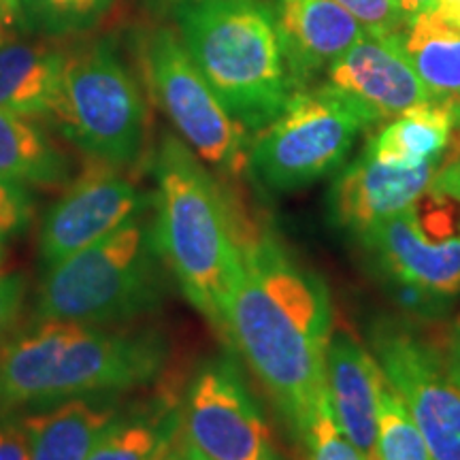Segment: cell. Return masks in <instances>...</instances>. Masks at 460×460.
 <instances>
[{"instance_id":"cell-17","label":"cell","mask_w":460,"mask_h":460,"mask_svg":"<svg viewBox=\"0 0 460 460\" xmlns=\"http://www.w3.org/2000/svg\"><path fill=\"white\" fill-rule=\"evenodd\" d=\"M118 418L113 405L88 396L32 411L22 418L31 460H88Z\"/></svg>"},{"instance_id":"cell-36","label":"cell","mask_w":460,"mask_h":460,"mask_svg":"<svg viewBox=\"0 0 460 460\" xmlns=\"http://www.w3.org/2000/svg\"><path fill=\"white\" fill-rule=\"evenodd\" d=\"M454 118H456V126H460V101L454 102Z\"/></svg>"},{"instance_id":"cell-8","label":"cell","mask_w":460,"mask_h":460,"mask_svg":"<svg viewBox=\"0 0 460 460\" xmlns=\"http://www.w3.org/2000/svg\"><path fill=\"white\" fill-rule=\"evenodd\" d=\"M143 66L164 113L194 154L214 169L237 175L247 166V130L230 118L181 37L156 28L143 45Z\"/></svg>"},{"instance_id":"cell-13","label":"cell","mask_w":460,"mask_h":460,"mask_svg":"<svg viewBox=\"0 0 460 460\" xmlns=\"http://www.w3.org/2000/svg\"><path fill=\"white\" fill-rule=\"evenodd\" d=\"M401 34L365 32L326 71L329 85L365 109L373 124L435 101L407 58Z\"/></svg>"},{"instance_id":"cell-27","label":"cell","mask_w":460,"mask_h":460,"mask_svg":"<svg viewBox=\"0 0 460 460\" xmlns=\"http://www.w3.org/2000/svg\"><path fill=\"white\" fill-rule=\"evenodd\" d=\"M28 214H31V199L24 186L0 177V237L24 226Z\"/></svg>"},{"instance_id":"cell-18","label":"cell","mask_w":460,"mask_h":460,"mask_svg":"<svg viewBox=\"0 0 460 460\" xmlns=\"http://www.w3.org/2000/svg\"><path fill=\"white\" fill-rule=\"evenodd\" d=\"M456 118L452 102L429 101L388 119L367 149L384 164L418 166L444 158L450 147Z\"/></svg>"},{"instance_id":"cell-34","label":"cell","mask_w":460,"mask_h":460,"mask_svg":"<svg viewBox=\"0 0 460 460\" xmlns=\"http://www.w3.org/2000/svg\"><path fill=\"white\" fill-rule=\"evenodd\" d=\"M177 460H207V458L200 456V454H199L197 450H192V447H190V446L186 444V446H183V452H181V456L177 458Z\"/></svg>"},{"instance_id":"cell-25","label":"cell","mask_w":460,"mask_h":460,"mask_svg":"<svg viewBox=\"0 0 460 460\" xmlns=\"http://www.w3.org/2000/svg\"><path fill=\"white\" fill-rule=\"evenodd\" d=\"M301 439L307 450V460H367L337 427L329 394L320 402L312 424L305 429Z\"/></svg>"},{"instance_id":"cell-37","label":"cell","mask_w":460,"mask_h":460,"mask_svg":"<svg viewBox=\"0 0 460 460\" xmlns=\"http://www.w3.org/2000/svg\"><path fill=\"white\" fill-rule=\"evenodd\" d=\"M164 460H175V458H171V456H166V458H164Z\"/></svg>"},{"instance_id":"cell-5","label":"cell","mask_w":460,"mask_h":460,"mask_svg":"<svg viewBox=\"0 0 460 460\" xmlns=\"http://www.w3.org/2000/svg\"><path fill=\"white\" fill-rule=\"evenodd\" d=\"M156 254L154 230L132 217L49 267L39 292V318L102 326L149 312L160 298Z\"/></svg>"},{"instance_id":"cell-16","label":"cell","mask_w":460,"mask_h":460,"mask_svg":"<svg viewBox=\"0 0 460 460\" xmlns=\"http://www.w3.org/2000/svg\"><path fill=\"white\" fill-rule=\"evenodd\" d=\"M384 371L352 337L332 335L326 349V394L337 427L367 460H377L379 386Z\"/></svg>"},{"instance_id":"cell-20","label":"cell","mask_w":460,"mask_h":460,"mask_svg":"<svg viewBox=\"0 0 460 460\" xmlns=\"http://www.w3.org/2000/svg\"><path fill=\"white\" fill-rule=\"evenodd\" d=\"M402 48L435 101H460V28L429 11L407 22Z\"/></svg>"},{"instance_id":"cell-1","label":"cell","mask_w":460,"mask_h":460,"mask_svg":"<svg viewBox=\"0 0 460 460\" xmlns=\"http://www.w3.org/2000/svg\"><path fill=\"white\" fill-rule=\"evenodd\" d=\"M224 332L301 437L326 399L332 307L324 281L269 234L239 243Z\"/></svg>"},{"instance_id":"cell-29","label":"cell","mask_w":460,"mask_h":460,"mask_svg":"<svg viewBox=\"0 0 460 460\" xmlns=\"http://www.w3.org/2000/svg\"><path fill=\"white\" fill-rule=\"evenodd\" d=\"M26 298V279L22 273L0 275V337L13 324Z\"/></svg>"},{"instance_id":"cell-23","label":"cell","mask_w":460,"mask_h":460,"mask_svg":"<svg viewBox=\"0 0 460 460\" xmlns=\"http://www.w3.org/2000/svg\"><path fill=\"white\" fill-rule=\"evenodd\" d=\"M377 460H430L422 435L413 422L405 401L384 376L379 386Z\"/></svg>"},{"instance_id":"cell-7","label":"cell","mask_w":460,"mask_h":460,"mask_svg":"<svg viewBox=\"0 0 460 460\" xmlns=\"http://www.w3.org/2000/svg\"><path fill=\"white\" fill-rule=\"evenodd\" d=\"M51 115L75 146L107 164H132L146 146V101L109 41L65 54Z\"/></svg>"},{"instance_id":"cell-11","label":"cell","mask_w":460,"mask_h":460,"mask_svg":"<svg viewBox=\"0 0 460 460\" xmlns=\"http://www.w3.org/2000/svg\"><path fill=\"white\" fill-rule=\"evenodd\" d=\"M146 199L118 166L92 158L60 200L45 216L41 228V258L56 267L113 230L124 226L143 209Z\"/></svg>"},{"instance_id":"cell-15","label":"cell","mask_w":460,"mask_h":460,"mask_svg":"<svg viewBox=\"0 0 460 460\" xmlns=\"http://www.w3.org/2000/svg\"><path fill=\"white\" fill-rule=\"evenodd\" d=\"M284 60L301 90L365 37V28L335 0H278L275 9Z\"/></svg>"},{"instance_id":"cell-32","label":"cell","mask_w":460,"mask_h":460,"mask_svg":"<svg viewBox=\"0 0 460 460\" xmlns=\"http://www.w3.org/2000/svg\"><path fill=\"white\" fill-rule=\"evenodd\" d=\"M24 24V13H22V0H0V31H9Z\"/></svg>"},{"instance_id":"cell-6","label":"cell","mask_w":460,"mask_h":460,"mask_svg":"<svg viewBox=\"0 0 460 460\" xmlns=\"http://www.w3.org/2000/svg\"><path fill=\"white\" fill-rule=\"evenodd\" d=\"M371 126V115L332 85L301 88L256 132L247 166L273 192L312 186L345 163L360 132Z\"/></svg>"},{"instance_id":"cell-35","label":"cell","mask_w":460,"mask_h":460,"mask_svg":"<svg viewBox=\"0 0 460 460\" xmlns=\"http://www.w3.org/2000/svg\"><path fill=\"white\" fill-rule=\"evenodd\" d=\"M154 3L164 4V7H172V9H175L177 4H183V3H197V0H154Z\"/></svg>"},{"instance_id":"cell-22","label":"cell","mask_w":460,"mask_h":460,"mask_svg":"<svg viewBox=\"0 0 460 460\" xmlns=\"http://www.w3.org/2000/svg\"><path fill=\"white\" fill-rule=\"evenodd\" d=\"M171 427L149 418H118L88 460H164L171 456Z\"/></svg>"},{"instance_id":"cell-12","label":"cell","mask_w":460,"mask_h":460,"mask_svg":"<svg viewBox=\"0 0 460 460\" xmlns=\"http://www.w3.org/2000/svg\"><path fill=\"white\" fill-rule=\"evenodd\" d=\"M416 207L358 237L379 267L407 292L447 301L460 295V228L446 234L424 233Z\"/></svg>"},{"instance_id":"cell-26","label":"cell","mask_w":460,"mask_h":460,"mask_svg":"<svg viewBox=\"0 0 460 460\" xmlns=\"http://www.w3.org/2000/svg\"><path fill=\"white\" fill-rule=\"evenodd\" d=\"M360 22L367 32L401 34L405 31L399 0H335Z\"/></svg>"},{"instance_id":"cell-10","label":"cell","mask_w":460,"mask_h":460,"mask_svg":"<svg viewBox=\"0 0 460 460\" xmlns=\"http://www.w3.org/2000/svg\"><path fill=\"white\" fill-rule=\"evenodd\" d=\"M183 430L207 460H279L267 420L228 360L207 362L194 376Z\"/></svg>"},{"instance_id":"cell-3","label":"cell","mask_w":460,"mask_h":460,"mask_svg":"<svg viewBox=\"0 0 460 460\" xmlns=\"http://www.w3.org/2000/svg\"><path fill=\"white\" fill-rule=\"evenodd\" d=\"M183 48L234 122L271 124L296 88L281 51L278 20L264 0H197L172 9Z\"/></svg>"},{"instance_id":"cell-30","label":"cell","mask_w":460,"mask_h":460,"mask_svg":"<svg viewBox=\"0 0 460 460\" xmlns=\"http://www.w3.org/2000/svg\"><path fill=\"white\" fill-rule=\"evenodd\" d=\"M0 460H31L28 437L22 418H0Z\"/></svg>"},{"instance_id":"cell-31","label":"cell","mask_w":460,"mask_h":460,"mask_svg":"<svg viewBox=\"0 0 460 460\" xmlns=\"http://www.w3.org/2000/svg\"><path fill=\"white\" fill-rule=\"evenodd\" d=\"M439 356H441V362H444L446 371L450 373V377L460 386V314L446 329Z\"/></svg>"},{"instance_id":"cell-4","label":"cell","mask_w":460,"mask_h":460,"mask_svg":"<svg viewBox=\"0 0 460 460\" xmlns=\"http://www.w3.org/2000/svg\"><path fill=\"white\" fill-rule=\"evenodd\" d=\"M158 254L188 301L224 331V305L239 269L226 205L211 172L177 137H164L156 158Z\"/></svg>"},{"instance_id":"cell-9","label":"cell","mask_w":460,"mask_h":460,"mask_svg":"<svg viewBox=\"0 0 460 460\" xmlns=\"http://www.w3.org/2000/svg\"><path fill=\"white\" fill-rule=\"evenodd\" d=\"M379 369L422 435L430 460H460V386L437 349L399 324H377L371 332Z\"/></svg>"},{"instance_id":"cell-19","label":"cell","mask_w":460,"mask_h":460,"mask_svg":"<svg viewBox=\"0 0 460 460\" xmlns=\"http://www.w3.org/2000/svg\"><path fill=\"white\" fill-rule=\"evenodd\" d=\"M65 54L45 43H13L0 49V109L17 115L54 111Z\"/></svg>"},{"instance_id":"cell-24","label":"cell","mask_w":460,"mask_h":460,"mask_svg":"<svg viewBox=\"0 0 460 460\" xmlns=\"http://www.w3.org/2000/svg\"><path fill=\"white\" fill-rule=\"evenodd\" d=\"M113 0H22L26 26L51 34L84 31L94 24Z\"/></svg>"},{"instance_id":"cell-2","label":"cell","mask_w":460,"mask_h":460,"mask_svg":"<svg viewBox=\"0 0 460 460\" xmlns=\"http://www.w3.org/2000/svg\"><path fill=\"white\" fill-rule=\"evenodd\" d=\"M164 354V343L149 332L43 320L0 343V413L137 388L158 376Z\"/></svg>"},{"instance_id":"cell-14","label":"cell","mask_w":460,"mask_h":460,"mask_svg":"<svg viewBox=\"0 0 460 460\" xmlns=\"http://www.w3.org/2000/svg\"><path fill=\"white\" fill-rule=\"evenodd\" d=\"M441 160L393 166L379 163L365 147L352 164L345 166L331 190L332 220L358 237L376 224L411 209L429 194Z\"/></svg>"},{"instance_id":"cell-28","label":"cell","mask_w":460,"mask_h":460,"mask_svg":"<svg viewBox=\"0 0 460 460\" xmlns=\"http://www.w3.org/2000/svg\"><path fill=\"white\" fill-rule=\"evenodd\" d=\"M430 192L452 199L454 203L460 205V126L454 130L450 147H447L439 171L430 183Z\"/></svg>"},{"instance_id":"cell-21","label":"cell","mask_w":460,"mask_h":460,"mask_svg":"<svg viewBox=\"0 0 460 460\" xmlns=\"http://www.w3.org/2000/svg\"><path fill=\"white\" fill-rule=\"evenodd\" d=\"M0 177L31 186H60L68 160L24 115L0 109Z\"/></svg>"},{"instance_id":"cell-33","label":"cell","mask_w":460,"mask_h":460,"mask_svg":"<svg viewBox=\"0 0 460 460\" xmlns=\"http://www.w3.org/2000/svg\"><path fill=\"white\" fill-rule=\"evenodd\" d=\"M433 3L435 0H399L402 17H405V26H407V22L422 13V11L433 7Z\"/></svg>"}]
</instances>
